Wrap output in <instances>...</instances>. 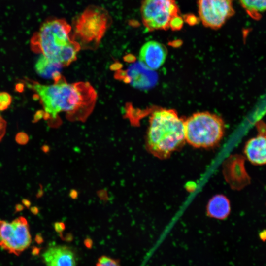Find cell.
Returning a JSON list of instances; mask_svg holds the SVG:
<instances>
[{
  "label": "cell",
  "instance_id": "cell-1",
  "mask_svg": "<svg viewBox=\"0 0 266 266\" xmlns=\"http://www.w3.org/2000/svg\"><path fill=\"white\" fill-rule=\"evenodd\" d=\"M41 102L45 115L55 119L64 112L71 121H84L92 111L97 93L89 83H67L62 76L52 85L30 84Z\"/></svg>",
  "mask_w": 266,
  "mask_h": 266
},
{
  "label": "cell",
  "instance_id": "cell-2",
  "mask_svg": "<svg viewBox=\"0 0 266 266\" xmlns=\"http://www.w3.org/2000/svg\"><path fill=\"white\" fill-rule=\"evenodd\" d=\"M32 50L47 59L68 66L76 59L81 48L74 38L72 27L63 19L44 21L31 39Z\"/></svg>",
  "mask_w": 266,
  "mask_h": 266
},
{
  "label": "cell",
  "instance_id": "cell-3",
  "mask_svg": "<svg viewBox=\"0 0 266 266\" xmlns=\"http://www.w3.org/2000/svg\"><path fill=\"white\" fill-rule=\"evenodd\" d=\"M185 142L184 120L175 110L161 108L152 113L146 136L149 153L166 159L181 149Z\"/></svg>",
  "mask_w": 266,
  "mask_h": 266
},
{
  "label": "cell",
  "instance_id": "cell-4",
  "mask_svg": "<svg viewBox=\"0 0 266 266\" xmlns=\"http://www.w3.org/2000/svg\"><path fill=\"white\" fill-rule=\"evenodd\" d=\"M185 140L195 148H211L218 145L225 130L220 116L207 111L194 113L184 120Z\"/></svg>",
  "mask_w": 266,
  "mask_h": 266
},
{
  "label": "cell",
  "instance_id": "cell-5",
  "mask_svg": "<svg viewBox=\"0 0 266 266\" xmlns=\"http://www.w3.org/2000/svg\"><path fill=\"white\" fill-rule=\"evenodd\" d=\"M112 22L110 15L104 8L88 6L73 21L72 33L81 47L95 49L100 43Z\"/></svg>",
  "mask_w": 266,
  "mask_h": 266
},
{
  "label": "cell",
  "instance_id": "cell-6",
  "mask_svg": "<svg viewBox=\"0 0 266 266\" xmlns=\"http://www.w3.org/2000/svg\"><path fill=\"white\" fill-rule=\"evenodd\" d=\"M179 12L175 0H143L140 7L142 23L149 31L170 28Z\"/></svg>",
  "mask_w": 266,
  "mask_h": 266
},
{
  "label": "cell",
  "instance_id": "cell-7",
  "mask_svg": "<svg viewBox=\"0 0 266 266\" xmlns=\"http://www.w3.org/2000/svg\"><path fill=\"white\" fill-rule=\"evenodd\" d=\"M32 241L28 222L19 217L8 222L0 220V247L9 253L19 255Z\"/></svg>",
  "mask_w": 266,
  "mask_h": 266
},
{
  "label": "cell",
  "instance_id": "cell-8",
  "mask_svg": "<svg viewBox=\"0 0 266 266\" xmlns=\"http://www.w3.org/2000/svg\"><path fill=\"white\" fill-rule=\"evenodd\" d=\"M198 11L202 24L218 29L234 13L232 0H198Z\"/></svg>",
  "mask_w": 266,
  "mask_h": 266
},
{
  "label": "cell",
  "instance_id": "cell-9",
  "mask_svg": "<svg viewBox=\"0 0 266 266\" xmlns=\"http://www.w3.org/2000/svg\"><path fill=\"white\" fill-rule=\"evenodd\" d=\"M167 54L166 48L163 44L151 40L146 42L141 47L139 60L148 69L155 70L164 64Z\"/></svg>",
  "mask_w": 266,
  "mask_h": 266
},
{
  "label": "cell",
  "instance_id": "cell-10",
  "mask_svg": "<svg viewBox=\"0 0 266 266\" xmlns=\"http://www.w3.org/2000/svg\"><path fill=\"white\" fill-rule=\"evenodd\" d=\"M151 70L139 62L131 65L125 70L119 71L116 75L118 79L129 83L133 87L146 88L150 87L153 82Z\"/></svg>",
  "mask_w": 266,
  "mask_h": 266
},
{
  "label": "cell",
  "instance_id": "cell-11",
  "mask_svg": "<svg viewBox=\"0 0 266 266\" xmlns=\"http://www.w3.org/2000/svg\"><path fill=\"white\" fill-rule=\"evenodd\" d=\"M47 266H76L74 253L66 246L53 245L48 248L42 255Z\"/></svg>",
  "mask_w": 266,
  "mask_h": 266
},
{
  "label": "cell",
  "instance_id": "cell-12",
  "mask_svg": "<svg viewBox=\"0 0 266 266\" xmlns=\"http://www.w3.org/2000/svg\"><path fill=\"white\" fill-rule=\"evenodd\" d=\"M243 151L245 157L252 164L266 165V133H260L248 140Z\"/></svg>",
  "mask_w": 266,
  "mask_h": 266
},
{
  "label": "cell",
  "instance_id": "cell-13",
  "mask_svg": "<svg viewBox=\"0 0 266 266\" xmlns=\"http://www.w3.org/2000/svg\"><path fill=\"white\" fill-rule=\"evenodd\" d=\"M206 212L210 217L220 220L226 219L231 212L230 202L225 196L216 195L209 200Z\"/></svg>",
  "mask_w": 266,
  "mask_h": 266
},
{
  "label": "cell",
  "instance_id": "cell-14",
  "mask_svg": "<svg viewBox=\"0 0 266 266\" xmlns=\"http://www.w3.org/2000/svg\"><path fill=\"white\" fill-rule=\"evenodd\" d=\"M62 66L60 63L51 61L40 55L36 62L35 68L40 76L53 79L55 81L61 76L60 72Z\"/></svg>",
  "mask_w": 266,
  "mask_h": 266
},
{
  "label": "cell",
  "instance_id": "cell-15",
  "mask_svg": "<svg viewBox=\"0 0 266 266\" xmlns=\"http://www.w3.org/2000/svg\"><path fill=\"white\" fill-rule=\"evenodd\" d=\"M240 3L252 18L258 19L266 10V0H240Z\"/></svg>",
  "mask_w": 266,
  "mask_h": 266
},
{
  "label": "cell",
  "instance_id": "cell-16",
  "mask_svg": "<svg viewBox=\"0 0 266 266\" xmlns=\"http://www.w3.org/2000/svg\"><path fill=\"white\" fill-rule=\"evenodd\" d=\"M12 101L11 96L6 92L0 93V110L6 109Z\"/></svg>",
  "mask_w": 266,
  "mask_h": 266
},
{
  "label": "cell",
  "instance_id": "cell-17",
  "mask_svg": "<svg viewBox=\"0 0 266 266\" xmlns=\"http://www.w3.org/2000/svg\"><path fill=\"white\" fill-rule=\"evenodd\" d=\"M97 266H119L114 260L106 256L101 257L97 264Z\"/></svg>",
  "mask_w": 266,
  "mask_h": 266
},
{
  "label": "cell",
  "instance_id": "cell-18",
  "mask_svg": "<svg viewBox=\"0 0 266 266\" xmlns=\"http://www.w3.org/2000/svg\"><path fill=\"white\" fill-rule=\"evenodd\" d=\"M16 141L20 144H25L28 141V136L26 133H20L17 134L16 136Z\"/></svg>",
  "mask_w": 266,
  "mask_h": 266
},
{
  "label": "cell",
  "instance_id": "cell-19",
  "mask_svg": "<svg viewBox=\"0 0 266 266\" xmlns=\"http://www.w3.org/2000/svg\"><path fill=\"white\" fill-rule=\"evenodd\" d=\"M6 129V122L3 118L0 116V141L2 139L5 133Z\"/></svg>",
  "mask_w": 266,
  "mask_h": 266
},
{
  "label": "cell",
  "instance_id": "cell-20",
  "mask_svg": "<svg viewBox=\"0 0 266 266\" xmlns=\"http://www.w3.org/2000/svg\"><path fill=\"white\" fill-rule=\"evenodd\" d=\"M55 230L59 233H61L65 229V225L62 222H57L54 223Z\"/></svg>",
  "mask_w": 266,
  "mask_h": 266
},
{
  "label": "cell",
  "instance_id": "cell-21",
  "mask_svg": "<svg viewBox=\"0 0 266 266\" xmlns=\"http://www.w3.org/2000/svg\"><path fill=\"white\" fill-rule=\"evenodd\" d=\"M69 196L71 199L75 200L78 198V192L75 189H71L69 192Z\"/></svg>",
  "mask_w": 266,
  "mask_h": 266
},
{
  "label": "cell",
  "instance_id": "cell-22",
  "mask_svg": "<svg viewBox=\"0 0 266 266\" xmlns=\"http://www.w3.org/2000/svg\"><path fill=\"white\" fill-rule=\"evenodd\" d=\"M31 211L34 215H36L39 212V209L36 206H33L31 208Z\"/></svg>",
  "mask_w": 266,
  "mask_h": 266
},
{
  "label": "cell",
  "instance_id": "cell-23",
  "mask_svg": "<svg viewBox=\"0 0 266 266\" xmlns=\"http://www.w3.org/2000/svg\"><path fill=\"white\" fill-rule=\"evenodd\" d=\"M22 203H23V205H24L27 207H29L31 205V202L27 199H23L22 200Z\"/></svg>",
  "mask_w": 266,
  "mask_h": 266
},
{
  "label": "cell",
  "instance_id": "cell-24",
  "mask_svg": "<svg viewBox=\"0 0 266 266\" xmlns=\"http://www.w3.org/2000/svg\"><path fill=\"white\" fill-rule=\"evenodd\" d=\"M24 206L20 204H18L15 206L16 212H19L23 210Z\"/></svg>",
  "mask_w": 266,
  "mask_h": 266
},
{
  "label": "cell",
  "instance_id": "cell-25",
  "mask_svg": "<svg viewBox=\"0 0 266 266\" xmlns=\"http://www.w3.org/2000/svg\"><path fill=\"white\" fill-rule=\"evenodd\" d=\"M43 190H42V188L41 187V188L40 189V190L38 191L37 194V198H40L41 197L42 195H43Z\"/></svg>",
  "mask_w": 266,
  "mask_h": 266
}]
</instances>
